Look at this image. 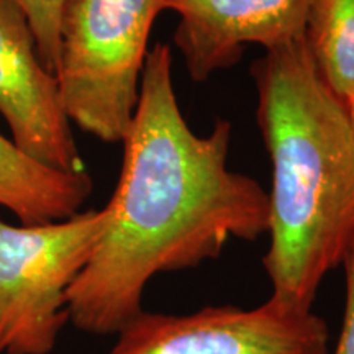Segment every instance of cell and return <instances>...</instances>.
<instances>
[{"mask_svg": "<svg viewBox=\"0 0 354 354\" xmlns=\"http://www.w3.org/2000/svg\"><path fill=\"white\" fill-rule=\"evenodd\" d=\"M179 24L174 44L194 81L241 59L248 44L266 51L302 41L312 0H162Z\"/></svg>", "mask_w": 354, "mask_h": 354, "instance_id": "cell-7", "label": "cell"}, {"mask_svg": "<svg viewBox=\"0 0 354 354\" xmlns=\"http://www.w3.org/2000/svg\"><path fill=\"white\" fill-rule=\"evenodd\" d=\"M21 8L32 26L38 56L56 76L59 64V25L66 0H12Z\"/></svg>", "mask_w": 354, "mask_h": 354, "instance_id": "cell-10", "label": "cell"}, {"mask_svg": "<svg viewBox=\"0 0 354 354\" xmlns=\"http://www.w3.org/2000/svg\"><path fill=\"white\" fill-rule=\"evenodd\" d=\"M343 105H344V109H346L349 125H351V130H353V135H354V86H353L351 91L348 92V95L343 99Z\"/></svg>", "mask_w": 354, "mask_h": 354, "instance_id": "cell-11", "label": "cell"}, {"mask_svg": "<svg viewBox=\"0 0 354 354\" xmlns=\"http://www.w3.org/2000/svg\"><path fill=\"white\" fill-rule=\"evenodd\" d=\"M92 192L88 172L55 169L0 135V205L21 225L61 221L77 215Z\"/></svg>", "mask_w": 354, "mask_h": 354, "instance_id": "cell-8", "label": "cell"}, {"mask_svg": "<svg viewBox=\"0 0 354 354\" xmlns=\"http://www.w3.org/2000/svg\"><path fill=\"white\" fill-rule=\"evenodd\" d=\"M304 41L323 81L343 102L354 86V0H312Z\"/></svg>", "mask_w": 354, "mask_h": 354, "instance_id": "cell-9", "label": "cell"}, {"mask_svg": "<svg viewBox=\"0 0 354 354\" xmlns=\"http://www.w3.org/2000/svg\"><path fill=\"white\" fill-rule=\"evenodd\" d=\"M115 336L110 354H330V330L322 317L271 297L254 308L143 310Z\"/></svg>", "mask_w": 354, "mask_h": 354, "instance_id": "cell-5", "label": "cell"}, {"mask_svg": "<svg viewBox=\"0 0 354 354\" xmlns=\"http://www.w3.org/2000/svg\"><path fill=\"white\" fill-rule=\"evenodd\" d=\"M161 12L162 0H66L56 79L71 123L105 143H123Z\"/></svg>", "mask_w": 354, "mask_h": 354, "instance_id": "cell-3", "label": "cell"}, {"mask_svg": "<svg viewBox=\"0 0 354 354\" xmlns=\"http://www.w3.org/2000/svg\"><path fill=\"white\" fill-rule=\"evenodd\" d=\"M104 225V209L39 225L0 220V354L53 353Z\"/></svg>", "mask_w": 354, "mask_h": 354, "instance_id": "cell-4", "label": "cell"}, {"mask_svg": "<svg viewBox=\"0 0 354 354\" xmlns=\"http://www.w3.org/2000/svg\"><path fill=\"white\" fill-rule=\"evenodd\" d=\"M0 113L28 156L59 171L86 172L57 79L39 59L30 21L12 0H0Z\"/></svg>", "mask_w": 354, "mask_h": 354, "instance_id": "cell-6", "label": "cell"}, {"mask_svg": "<svg viewBox=\"0 0 354 354\" xmlns=\"http://www.w3.org/2000/svg\"><path fill=\"white\" fill-rule=\"evenodd\" d=\"M251 74L272 165L263 258L271 299L312 310L323 279L354 246V135L304 39L266 51Z\"/></svg>", "mask_w": 354, "mask_h": 354, "instance_id": "cell-2", "label": "cell"}, {"mask_svg": "<svg viewBox=\"0 0 354 354\" xmlns=\"http://www.w3.org/2000/svg\"><path fill=\"white\" fill-rule=\"evenodd\" d=\"M230 143L228 120L207 135L189 127L171 48L154 44L123 140L120 179L104 207V230L68 294L77 330L117 335L143 312L146 287L159 274L194 269L218 258L232 240L268 234V192L230 169Z\"/></svg>", "mask_w": 354, "mask_h": 354, "instance_id": "cell-1", "label": "cell"}]
</instances>
